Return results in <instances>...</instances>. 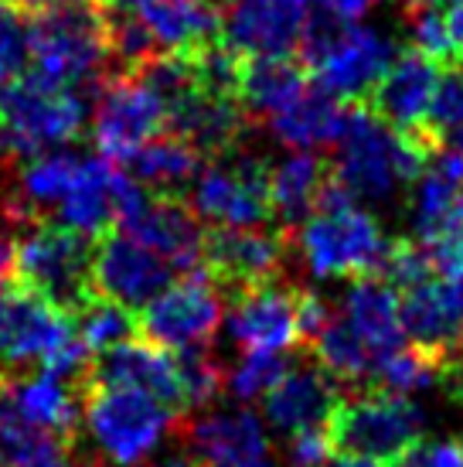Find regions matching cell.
Returning a JSON list of instances; mask_svg holds the SVG:
<instances>
[{"instance_id": "6da1fadb", "label": "cell", "mask_w": 463, "mask_h": 467, "mask_svg": "<svg viewBox=\"0 0 463 467\" xmlns=\"http://www.w3.org/2000/svg\"><path fill=\"white\" fill-rule=\"evenodd\" d=\"M334 147V182L358 205H388L402 188H412L439 154L419 137L392 130L365 106H347L345 130Z\"/></svg>"}, {"instance_id": "7a4b0ae2", "label": "cell", "mask_w": 463, "mask_h": 467, "mask_svg": "<svg viewBox=\"0 0 463 467\" xmlns=\"http://www.w3.org/2000/svg\"><path fill=\"white\" fill-rule=\"evenodd\" d=\"M27 58L35 72L58 86L99 89L113 76V45H109V14L99 0L52 4L25 14Z\"/></svg>"}, {"instance_id": "3957f363", "label": "cell", "mask_w": 463, "mask_h": 467, "mask_svg": "<svg viewBox=\"0 0 463 467\" xmlns=\"http://www.w3.org/2000/svg\"><path fill=\"white\" fill-rule=\"evenodd\" d=\"M293 243L304 266L317 280H358L378 273L388 253L382 225L334 178L317 212L300 229H293Z\"/></svg>"}, {"instance_id": "277c9868", "label": "cell", "mask_w": 463, "mask_h": 467, "mask_svg": "<svg viewBox=\"0 0 463 467\" xmlns=\"http://www.w3.org/2000/svg\"><path fill=\"white\" fill-rule=\"evenodd\" d=\"M300 55L317 78L314 86L347 106H365L378 78L396 62V45L375 27L355 25L317 7L310 11Z\"/></svg>"}, {"instance_id": "5b68a950", "label": "cell", "mask_w": 463, "mask_h": 467, "mask_svg": "<svg viewBox=\"0 0 463 467\" xmlns=\"http://www.w3.org/2000/svg\"><path fill=\"white\" fill-rule=\"evenodd\" d=\"M82 420L96 447L116 467H137L164 443L170 430L180 427L178 413L133 386L89 382L82 396Z\"/></svg>"}, {"instance_id": "8992f818", "label": "cell", "mask_w": 463, "mask_h": 467, "mask_svg": "<svg viewBox=\"0 0 463 467\" xmlns=\"http://www.w3.org/2000/svg\"><path fill=\"white\" fill-rule=\"evenodd\" d=\"M92 253L96 249L89 235L52 222H35L17 235V284L76 321V314L96 297Z\"/></svg>"}, {"instance_id": "52a82bcc", "label": "cell", "mask_w": 463, "mask_h": 467, "mask_svg": "<svg viewBox=\"0 0 463 467\" xmlns=\"http://www.w3.org/2000/svg\"><path fill=\"white\" fill-rule=\"evenodd\" d=\"M0 127L17 161L72 143L86 127V99L52 78L14 76L0 86Z\"/></svg>"}, {"instance_id": "ba28073f", "label": "cell", "mask_w": 463, "mask_h": 467, "mask_svg": "<svg viewBox=\"0 0 463 467\" xmlns=\"http://www.w3.org/2000/svg\"><path fill=\"white\" fill-rule=\"evenodd\" d=\"M423 410L409 396L368 389L351 400L341 396L327 433L337 454L396 464L406 451L423 441Z\"/></svg>"}, {"instance_id": "9c48e42d", "label": "cell", "mask_w": 463, "mask_h": 467, "mask_svg": "<svg viewBox=\"0 0 463 467\" xmlns=\"http://www.w3.org/2000/svg\"><path fill=\"white\" fill-rule=\"evenodd\" d=\"M270 178L273 168L262 157L242 150L221 154L194 178L191 208L198 219L221 229H259L273 219Z\"/></svg>"}, {"instance_id": "30bf717a", "label": "cell", "mask_w": 463, "mask_h": 467, "mask_svg": "<svg viewBox=\"0 0 463 467\" xmlns=\"http://www.w3.org/2000/svg\"><path fill=\"white\" fill-rule=\"evenodd\" d=\"M219 325L221 290L201 266L180 273L178 280L164 286L137 317L140 335L170 351L208 348Z\"/></svg>"}, {"instance_id": "8fae6325", "label": "cell", "mask_w": 463, "mask_h": 467, "mask_svg": "<svg viewBox=\"0 0 463 467\" xmlns=\"http://www.w3.org/2000/svg\"><path fill=\"white\" fill-rule=\"evenodd\" d=\"M168 130V106L140 76L113 72L96 89L92 140L99 154L127 164L133 150Z\"/></svg>"}, {"instance_id": "7c38bea8", "label": "cell", "mask_w": 463, "mask_h": 467, "mask_svg": "<svg viewBox=\"0 0 463 467\" xmlns=\"http://www.w3.org/2000/svg\"><path fill=\"white\" fill-rule=\"evenodd\" d=\"M293 233L286 229H211L201 243V270L232 297L280 280Z\"/></svg>"}, {"instance_id": "4fadbf2b", "label": "cell", "mask_w": 463, "mask_h": 467, "mask_svg": "<svg viewBox=\"0 0 463 467\" xmlns=\"http://www.w3.org/2000/svg\"><path fill=\"white\" fill-rule=\"evenodd\" d=\"M76 335L65 311L38 297L27 286H0V372L14 376L17 368L41 365Z\"/></svg>"}, {"instance_id": "5bb4252c", "label": "cell", "mask_w": 463, "mask_h": 467, "mask_svg": "<svg viewBox=\"0 0 463 467\" xmlns=\"http://www.w3.org/2000/svg\"><path fill=\"white\" fill-rule=\"evenodd\" d=\"M140 198V184L116 168V161L96 154L78 161L76 182L55 212H58V225L65 229H76L89 239H103L113 229H119L123 215Z\"/></svg>"}, {"instance_id": "9a60e30c", "label": "cell", "mask_w": 463, "mask_h": 467, "mask_svg": "<svg viewBox=\"0 0 463 467\" xmlns=\"http://www.w3.org/2000/svg\"><path fill=\"white\" fill-rule=\"evenodd\" d=\"M119 229H123V235L137 239L140 246L164 256L174 270L188 273L201 266L205 229L198 222V212L180 195L143 192L140 202L123 215Z\"/></svg>"}, {"instance_id": "2e32d148", "label": "cell", "mask_w": 463, "mask_h": 467, "mask_svg": "<svg viewBox=\"0 0 463 467\" xmlns=\"http://www.w3.org/2000/svg\"><path fill=\"white\" fill-rule=\"evenodd\" d=\"M178 280V270L154 249L140 246L123 233H109L96 243L92 253V286L99 297H109L123 307H140Z\"/></svg>"}, {"instance_id": "e0dca14e", "label": "cell", "mask_w": 463, "mask_h": 467, "mask_svg": "<svg viewBox=\"0 0 463 467\" xmlns=\"http://www.w3.org/2000/svg\"><path fill=\"white\" fill-rule=\"evenodd\" d=\"M439 76H443V68L433 58H426L416 48H406L402 55H396V62L388 66L386 76L378 78L365 109L375 113L382 123H388L392 130L426 140V117H429V103H433V92L439 86ZM433 150H439V147H433Z\"/></svg>"}, {"instance_id": "ac0fdd59", "label": "cell", "mask_w": 463, "mask_h": 467, "mask_svg": "<svg viewBox=\"0 0 463 467\" xmlns=\"http://www.w3.org/2000/svg\"><path fill=\"white\" fill-rule=\"evenodd\" d=\"M310 21V0H232L221 38L242 58L293 55Z\"/></svg>"}, {"instance_id": "d6986e66", "label": "cell", "mask_w": 463, "mask_h": 467, "mask_svg": "<svg viewBox=\"0 0 463 467\" xmlns=\"http://www.w3.org/2000/svg\"><path fill=\"white\" fill-rule=\"evenodd\" d=\"M229 337L242 351H290L304 345L296 286L273 280L235 294L229 311Z\"/></svg>"}, {"instance_id": "ffe728a7", "label": "cell", "mask_w": 463, "mask_h": 467, "mask_svg": "<svg viewBox=\"0 0 463 467\" xmlns=\"http://www.w3.org/2000/svg\"><path fill=\"white\" fill-rule=\"evenodd\" d=\"M168 130L191 143L201 157H221L239 150L242 137L252 130V119L239 96H221L198 82L168 103Z\"/></svg>"}, {"instance_id": "44dd1931", "label": "cell", "mask_w": 463, "mask_h": 467, "mask_svg": "<svg viewBox=\"0 0 463 467\" xmlns=\"http://www.w3.org/2000/svg\"><path fill=\"white\" fill-rule=\"evenodd\" d=\"M399 311L406 341L437 365L463 345L460 294L450 276H433L423 286L399 294Z\"/></svg>"}, {"instance_id": "7402d4cb", "label": "cell", "mask_w": 463, "mask_h": 467, "mask_svg": "<svg viewBox=\"0 0 463 467\" xmlns=\"http://www.w3.org/2000/svg\"><path fill=\"white\" fill-rule=\"evenodd\" d=\"M89 382H103V386H133L157 396V400L170 406L178 416H184V402H180V376H178V355L170 348H160L147 337H129L123 345L96 355L89 372Z\"/></svg>"}, {"instance_id": "603a6c76", "label": "cell", "mask_w": 463, "mask_h": 467, "mask_svg": "<svg viewBox=\"0 0 463 467\" xmlns=\"http://www.w3.org/2000/svg\"><path fill=\"white\" fill-rule=\"evenodd\" d=\"M341 389L321 365L286 368V376L262 396V413L273 430L293 437L300 430L327 427L334 416Z\"/></svg>"}, {"instance_id": "cb8c5ba5", "label": "cell", "mask_w": 463, "mask_h": 467, "mask_svg": "<svg viewBox=\"0 0 463 467\" xmlns=\"http://www.w3.org/2000/svg\"><path fill=\"white\" fill-rule=\"evenodd\" d=\"M184 430V441L191 454L205 467H232L245 461H259L270 451V433L262 416L252 410H219L191 420Z\"/></svg>"}, {"instance_id": "d4e9b609", "label": "cell", "mask_w": 463, "mask_h": 467, "mask_svg": "<svg viewBox=\"0 0 463 467\" xmlns=\"http://www.w3.org/2000/svg\"><path fill=\"white\" fill-rule=\"evenodd\" d=\"M337 314L368 345V351L378 362L386 355H392V351H399L402 345H409L406 331H402L399 290L388 284L382 273H368V276L351 280V286L341 297Z\"/></svg>"}, {"instance_id": "484cf974", "label": "cell", "mask_w": 463, "mask_h": 467, "mask_svg": "<svg viewBox=\"0 0 463 467\" xmlns=\"http://www.w3.org/2000/svg\"><path fill=\"white\" fill-rule=\"evenodd\" d=\"M0 467H89L78 461L72 437L21 420L11 396V376H0Z\"/></svg>"}, {"instance_id": "4316f807", "label": "cell", "mask_w": 463, "mask_h": 467, "mask_svg": "<svg viewBox=\"0 0 463 467\" xmlns=\"http://www.w3.org/2000/svg\"><path fill=\"white\" fill-rule=\"evenodd\" d=\"M140 21L160 52H201L221 38V14L208 0H143Z\"/></svg>"}, {"instance_id": "83f0119b", "label": "cell", "mask_w": 463, "mask_h": 467, "mask_svg": "<svg viewBox=\"0 0 463 467\" xmlns=\"http://www.w3.org/2000/svg\"><path fill=\"white\" fill-rule=\"evenodd\" d=\"M331 178H334L331 161L317 157L314 150H293L290 157H283L270 178L273 215L280 222V229L293 233L296 225H304L317 212Z\"/></svg>"}, {"instance_id": "f1b7e54d", "label": "cell", "mask_w": 463, "mask_h": 467, "mask_svg": "<svg viewBox=\"0 0 463 467\" xmlns=\"http://www.w3.org/2000/svg\"><path fill=\"white\" fill-rule=\"evenodd\" d=\"M310 86V68L290 55H262V58H242L239 76V103L249 119H273L280 109L304 96Z\"/></svg>"}, {"instance_id": "f546056e", "label": "cell", "mask_w": 463, "mask_h": 467, "mask_svg": "<svg viewBox=\"0 0 463 467\" xmlns=\"http://www.w3.org/2000/svg\"><path fill=\"white\" fill-rule=\"evenodd\" d=\"M345 119L347 103L310 82L304 96H296L293 103L270 119V130L290 150H321V147L337 143Z\"/></svg>"}, {"instance_id": "4dcf8cb0", "label": "cell", "mask_w": 463, "mask_h": 467, "mask_svg": "<svg viewBox=\"0 0 463 467\" xmlns=\"http://www.w3.org/2000/svg\"><path fill=\"white\" fill-rule=\"evenodd\" d=\"M11 396L21 420H27L31 427L72 437V430L82 420V396H86V389L41 372V376L31 379L11 376Z\"/></svg>"}, {"instance_id": "1f68e13d", "label": "cell", "mask_w": 463, "mask_h": 467, "mask_svg": "<svg viewBox=\"0 0 463 467\" xmlns=\"http://www.w3.org/2000/svg\"><path fill=\"white\" fill-rule=\"evenodd\" d=\"M127 164L137 174V182H143L150 192H168V195H180V188L194 184V178L201 174V154L170 130L157 133L140 150H133Z\"/></svg>"}, {"instance_id": "d6a6232c", "label": "cell", "mask_w": 463, "mask_h": 467, "mask_svg": "<svg viewBox=\"0 0 463 467\" xmlns=\"http://www.w3.org/2000/svg\"><path fill=\"white\" fill-rule=\"evenodd\" d=\"M72 325H76V335L82 337V345L92 355H103V351L116 348V345H123V341L140 335L133 311L109 297H99V294L76 314Z\"/></svg>"}, {"instance_id": "836d02e7", "label": "cell", "mask_w": 463, "mask_h": 467, "mask_svg": "<svg viewBox=\"0 0 463 467\" xmlns=\"http://www.w3.org/2000/svg\"><path fill=\"white\" fill-rule=\"evenodd\" d=\"M409 48L423 52L426 58H433L439 68H453L463 66V55L453 41L450 21H447V11H439V4H409Z\"/></svg>"}, {"instance_id": "e575fe53", "label": "cell", "mask_w": 463, "mask_h": 467, "mask_svg": "<svg viewBox=\"0 0 463 467\" xmlns=\"http://www.w3.org/2000/svg\"><path fill=\"white\" fill-rule=\"evenodd\" d=\"M174 355H178L184 413L211 406L221 396V389H225V368L215 362V355L208 348H184V351H174Z\"/></svg>"}, {"instance_id": "d590c367", "label": "cell", "mask_w": 463, "mask_h": 467, "mask_svg": "<svg viewBox=\"0 0 463 467\" xmlns=\"http://www.w3.org/2000/svg\"><path fill=\"white\" fill-rule=\"evenodd\" d=\"M286 368H290V358L283 351H245L225 372V389L242 402L262 400L286 376Z\"/></svg>"}, {"instance_id": "8d00e7d4", "label": "cell", "mask_w": 463, "mask_h": 467, "mask_svg": "<svg viewBox=\"0 0 463 467\" xmlns=\"http://www.w3.org/2000/svg\"><path fill=\"white\" fill-rule=\"evenodd\" d=\"M463 130V66L443 68L439 86L429 103V117H426V140L433 147H447Z\"/></svg>"}, {"instance_id": "74e56055", "label": "cell", "mask_w": 463, "mask_h": 467, "mask_svg": "<svg viewBox=\"0 0 463 467\" xmlns=\"http://www.w3.org/2000/svg\"><path fill=\"white\" fill-rule=\"evenodd\" d=\"M378 273H382L399 294H406L412 286H423L426 280L439 276V266H437L433 249L426 246V243H419V239H396V243H388V253Z\"/></svg>"}, {"instance_id": "f35d334b", "label": "cell", "mask_w": 463, "mask_h": 467, "mask_svg": "<svg viewBox=\"0 0 463 467\" xmlns=\"http://www.w3.org/2000/svg\"><path fill=\"white\" fill-rule=\"evenodd\" d=\"M27 58V31L25 14L14 11L11 4L0 0V86L21 76V66Z\"/></svg>"}, {"instance_id": "ab89813d", "label": "cell", "mask_w": 463, "mask_h": 467, "mask_svg": "<svg viewBox=\"0 0 463 467\" xmlns=\"http://www.w3.org/2000/svg\"><path fill=\"white\" fill-rule=\"evenodd\" d=\"M392 467H463V443L457 441H419Z\"/></svg>"}, {"instance_id": "60d3db41", "label": "cell", "mask_w": 463, "mask_h": 467, "mask_svg": "<svg viewBox=\"0 0 463 467\" xmlns=\"http://www.w3.org/2000/svg\"><path fill=\"white\" fill-rule=\"evenodd\" d=\"M334 454V443L327 427L300 430L290 437V464L293 467H324Z\"/></svg>"}, {"instance_id": "b9f144b4", "label": "cell", "mask_w": 463, "mask_h": 467, "mask_svg": "<svg viewBox=\"0 0 463 467\" xmlns=\"http://www.w3.org/2000/svg\"><path fill=\"white\" fill-rule=\"evenodd\" d=\"M314 4L334 17H345V21H358L361 14L372 7V0H314Z\"/></svg>"}, {"instance_id": "7bdbcfd3", "label": "cell", "mask_w": 463, "mask_h": 467, "mask_svg": "<svg viewBox=\"0 0 463 467\" xmlns=\"http://www.w3.org/2000/svg\"><path fill=\"white\" fill-rule=\"evenodd\" d=\"M331 467H388V464H378V461H368V457H347V454H341Z\"/></svg>"}, {"instance_id": "ee69618b", "label": "cell", "mask_w": 463, "mask_h": 467, "mask_svg": "<svg viewBox=\"0 0 463 467\" xmlns=\"http://www.w3.org/2000/svg\"><path fill=\"white\" fill-rule=\"evenodd\" d=\"M154 467H205L194 454H178V457H168V461H160Z\"/></svg>"}, {"instance_id": "f6af8a7d", "label": "cell", "mask_w": 463, "mask_h": 467, "mask_svg": "<svg viewBox=\"0 0 463 467\" xmlns=\"http://www.w3.org/2000/svg\"><path fill=\"white\" fill-rule=\"evenodd\" d=\"M99 4H103V7H119V11H123V7H133V4H143V0H99Z\"/></svg>"}, {"instance_id": "bcb514c9", "label": "cell", "mask_w": 463, "mask_h": 467, "mask_svg": "<svg viewBox=\"0 0 463 467\" xmlns=\"http://www.w3.org/2000/svg\"><path fill=\"white\" fill-rule=\"evenodd\" d=\"M232 467H276V464H270V461L259 457V461H245V464H232Z\"/></svg>"}, {"instance_id": "7dc6e473", "label": "cell", "mask_w": 463, "mask_h": 467, "mask_svg": "<svg viewBox=\"0 0 463 467\" xmlns=\"http://www.w3.org/2000/svg\"><path fill=\"white\" fill-rule=\"evenodd\" d=\"M453 150H457V154H463V130L453 137Z\"/></svg>"}, {"instance_id": "c3c4849f", "label": "cell", "mask_w": 463, "mask_h": 467, "mask_svg": "<svg viewBox=\"0 0 463 467\" xmlns=\"http://www.w3.org/2000/svg\"><path fill=\"white\" fill-rule=\"evenodd\" d=\"M412 4H419V0H412ZM423 4H439V0H423ZM450 4H457V0H450Z\"/></svg>"}, {"instance_id": "681fc988", "label": "cell", "mask_w": 463, "mask_h": 467, "mask_svg": "<svg viewBox=\"0 0 463 467\" xmlns=\"http://www.w3.org/2000/svg\"><path fill=\"white\" fill-rule=\"evenodd\" d=\"M208 4H215V7H221V4H232V0H208Z\"/></svg>"}, {"instance_id": "f907efd6", "label": "cell", "mask_w": 463, "mask_h": 467, "mask_svg": "<svg viewBox=\"0 0 463 467\" xmlns=\"http://www.w3.org/2000/svg\"><path fill=\"white\" fill-rule=\"evenodd\" d=\"M406 4H412V0H406Z\"/></svg>"}]
</instances>
